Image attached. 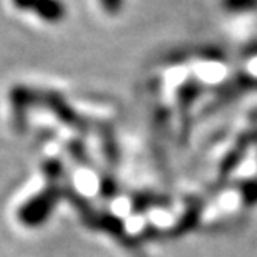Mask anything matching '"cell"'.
Masks as SVG:
<instances>
[{
    "mask_svg": "<svg viewBox=\"0 0 257 257\" xmlns=\"http://www.w3.org/2000/svg\"><path fill=\"white\" fill-rule=\"evenodd\" d=\"M60 199V193L57 188H47L42 193L35 194L25 204L20 206L17 212L19 221L22 226L27 227H40L43 226L48 217L52 216L57 202Z\"/></svg>",
    "mask_w": 257,
    "mask_h": 257,
    "instance_id": "1",
    "label": "cell"
},
{
    "mask_svg": "<svg viewBox=\"0 0 257 257\" xmlns=\"http://www.w3.org/2000/svg\"><path fill=\"white\" fill-rule=\"evenodd\" d=\"M12 5L20 12L34 15L48 24H58L67 15L63 0H12Z\"/></svg>",
    "mask_w": 257,
    "mask_h": 257,
    "instance_id": "2",
    "label": "cell"
},
{
    "mask_svg": "<svg viewBox=\"0 0 257 257\" xmlns=\"http://www.w3.org/2000/svg\"><path fill=\"white\" fill-rule=\"evenodd\" d=\"M229 12H249L257 7V0H222Z\"/></svg>",
    "mask_w": 257,
    "mask_h": 257,
    "instance_id": "3",
    "label": "cell"
},
{
    "mask_svg": "<svg viewBox=\"0 0 257 257\" xmlns=\"http://www.w3.org/2000/svg\"><path fill=\"white\" fill-rule=\"evenodd\" d=\"M242 198L245 204L257 202V181H247L242 186Z\"/></svg>",
    "mask_w": 257,
    "mask_h": 257,
    "instance_id": "4",
    "label": "cell"
},
{
    "mask_svg": "<svg viewBox=\"0 0 257 257\" xmlns=\"http://www.w3.org/2000/svg\"><path fill=\"white\" fill-rule=\"evenodd\" d=\"M100 2H103V0H100ZM121 5H123V0H106V4L103 5L108 12H111V14H114V12H118V9H121Z\"/></svg>",
    "mask_w": 257,
    "mask_h": 257,
    "instance_id": "5",
    "label": "cell"
},
{
    "mask_svg": "<svg viewBox=\"0 0 257 257\" xmlns=\"http://www.w3.org/2000/svg\"><path fill=\"white\" fill-rule=\"evenodd\" d=\"M255 116H257V110H255Z\"/></svg>",
    "mask_w": 257,
    "mask_h": 257,
    "instance_id": "6",
    "label": "cell"
}]
</instances>
